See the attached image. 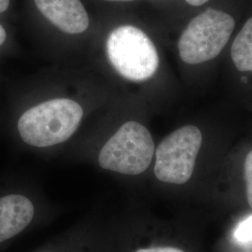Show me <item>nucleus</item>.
Returning a JSON list of instances; mask_svg holds the SVG:
<instances>
[{
  "label": "nucleus",
  "mask_w": 252,
  "mask_h": 252,
  "mask_svg": "<svg viewBox=\"0 0 252 252\" xmlns=\"http://www.w3.org/2000/svg\"><path fill=\"white\" fill-rule=\"evenodd\" d=\"M83 109L76 101L56 98L27 110L18 121L19 134L27 144L46 148L60 144L77 131Z\"/></svg>",
  "instance_id": "1"
},
{
  "label": "nucleus",
  "mask_w": 252,
  "mask_h": 252,
  "mask_svg": "<svg viewBox=\"0 0 252 252\" xmlns=\"http://www.w3.org/2000/svg\"><path fill=\"white\" fill-rule=\"evenodd\" d=\"M234 27L235 21L230 14L208 8L191 19L182 32L178 43L180 58L189 64L216 58L228 43Z\"/></svg>",
  "instance_id": "2"
},
{
  "label": "nucleus",
  "mask_w": 252,
  "mask_h": 252,
  "mask_svg": "<svg viewBox=\"0 0 252 252\" xmlns=\"http://www.w3.org/2000/svg\"><path fill=\"white\" fill-rule=\"evenodd\" d=\"M107 54L117 72L129 81H147L159 66V56L153 41L134 26L117 27L109 34Z\"/></svg>",
  "instance_id": "3"
},
{
  "label": "nucleus",
  "mask_w": 252,
  "mask_h": 252,
  "mask_svg": "<svg viewBox=\"0 0 252 252\" xmlns=\"http://www.w3.org/2000/svg\"><path fill=\"white\" fill-rule=\"evenodd\" d=\"M154 149L150 131L137 122H127L103 146L98 162L106 170L135 176L148 169Z\"/></svg>",
  "instance_id": "4"
},
{
  "label": "nucleus",
  "mask_w": 252,
  "mask_h": 252,
  "mask_svg": "<svg viewBox=\"0 0 252 252\" xmlns=\"http://www.w3.org/2000/svg\"><path fill=\"white\" fill-rule=\"evenodd\" d=\"M196 126H186L167 135L156 150L154 174L159 180L184 184L190 179L202 145Z\"/></svg>",
  "instance_id": "5"
},
{
  "label": "nucleus",
  "mask_w": 252,
  "mask_h": 252,
  "mask_svg": "<svg viewBox=\"0 0 252 252\" xmlns=\"http://www.w3.org/2000/svg\"><path fill=\"white\" fill-rule=\"evenodd\" d=\"M36 8L54 27L67 34H81L90 21L81 0H34Z\"/></svg>",
  "instance_id": "6"
},
{
  "label": "nucleus",
  "mask_w": 252,
  "mask_h": 252,
  "mask_svg": "<svg viewBox=\"0 0 252 252\" xmlns=\"http://www.w3.org/2000/svg\"><path fill=\"white\" fill-rule=\"evenodd\" d=\"M35 208L29 199L21 194L0 198V243L23 232L34 218Z\"/></svg>",
  "instance_id": "7"
},
{
  "label": "nucleus",
  "mask_w": 252,
  "mask_h": 252,
  "mask_svg": "<svg viewBox=\"0 0 252 252\" xmlns=\"http://www.w3.org/2000/svg\"><path fill=\"white\" fill-rule=\"evenodd\" d=\"M231 56L239 71L252 72V17L249 19L235 36Z\"/></svg>",
  "instance_id": "8"
},
{
  "label": "nucleus",
  "mask_w": 252,
  "mask_h": 252,
  "mask_svg": "<svg viewBox=\"0 0 252 252\" xmlns=\"http://www.w3.org/2000/svg\"><path fill=\"white\" fill-rule=\"evenodd\" d=\"M234 237L240 242H249L252 240V216L249 217L237 226Z\"/></svg>",
  "instance_id": "9"
},
{
  "label": "nucleus",
  "mask_w": 252,
  "mask_h": 252,
  "mask_svg": "<svg viewBox=\"0 0 252 252\" xmlns=\"http://www.w3.org/2000/svg\"><path fill=\"white\" fill-rule=\"evenodd\" d=\"M244 172L247 183V198L250 207L252 208V151L246 157Z\"/></svg>",
  "instance_id": "10"
},
{
  "label": "nucleus",
  "mask_w": 252,
  "mask_h": 252,
  "mask_svg": "<svg viewBox=\"0 0 252 252\" xmlns=\"http://www.w3.org/2000/svg\"><path fill=\"white\" fill-rule=\"evenodd\" d=\"M135 252H185L174 247H154L148 249H140Z\"/></svg>",
  "instance_id": "11"
},
{
  "label": "nucleus",
  "mask_w": 252,
  "mask_h": 252,
  "mask_svg": "<svg viewBox=\"0 0 252 252\" xmlns=\"http://www.w3.org/2000/svg\"><path fill=\"white\" fill-rule=\"evenodd\" d=\"M184 1L187 2L190 6L198 7V6H202V5L206 4L207 1H209V0H184Z\"/></svg>",
  "instance_id": "12"
},
{
  "label": "nucleus",
  "mask_w": 252,
  "mask_h": 252,
  "mask_svg": "<svg viewBox=\"0 0 252 252\" xmlns=\"http://www.w3.org/2000/svg\"><path fill=\"white\" fill-rule=\"evenodd\" d=\"M10 0H0V13L6 11L9 6Z\"/></svg>",
  "instance_id": "13"
},
{
  "label": "nucleus",
  "mask_w": 252,
  "mask_h": 252,
  "mask_svg": "<svg viewBox=\"0 0 252 252\" xmlns=\"http://www.w3.org/2000/svg\"><path fill=\"white\" fill-rule=\"evenodd\" d=\"M6 37H7L6 30H5L4 27L0 25V46L2 45V44L5 42Z\"/></svg>",
  "instance_id": "14"
},
{
  "label": "nucleus",
  "mask_w": 252,
  "mask_h": 252,
  "mask_svg": "<svg viewBox=\"0 0 252 252\" xmlns=\"http://www.w3.org/2000/svg\"><path fill=\"white\" fill-rule=\"evenodd\" d=\"M104 1H108V2H131V1H135V0H104Z\"/></svg>",
  "instance_id": "15"
}]
</instances>
